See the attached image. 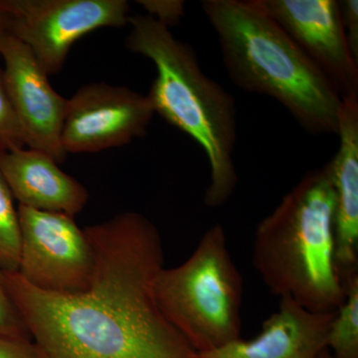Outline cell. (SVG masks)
Returning a JSON list of instances; mask_svg holds the SVG:
<instances>
[{"label":"cell","instance_id":"4","mask_svg":"<svg viewBox=\"0 0 358 358\" xmlns=\"http://www.w3.org/2000/svg\"><path fill=\"white\" fill-rule=\"evenodd\" d=\"M334 192L327 164L308 171L257 226L252 262L271 293L315 313L345 300L336 262Z\"/></svg>","mask_w":358,"mask_h":358},{"label":"cell","instance_id":"14","mask_svg":"<svg viewBox=\"0 0 358 358\" xmlns=\"http://www.w3.org/2000/svg\"><path fill=\"white\" fill-rule=\"evenodd\" d=\"M343 282L345 300L334 313L327 348L334 358H358V272Z\"/></svg>","mask_w":358,"mask_h":358},{"label":"cell","instance_id":"11","mask_svg":"<svg viewBox=\"0 0 358 358\" xmlns=\"http://www.w3.org/2000/svg\"><path fill=\"white\" fill-rule=\"evenodd\" d=\"M336 313V312H334ZM334 313L312 312L288 298L263 322L256 338H239L202 358H317L327 348Z\"/></svg>","mask_w":358,"mask_h":358},{"label":"cell","instance_id":"13","mask_svg":"<svg viewBox=\"0 0 358 358\" xmlns=\"http://www.w3.org/2000/svg\"><path fill=\"white\" fill-rule=\"evenodd\" d=\"M339 145L327 164L334 192L336 262L341 280L358 267V96H343Z\"/></svg>","mask_w":358,"mask_h":358},{"label":"cell","instance_id":"7","mask_svg":"<svg viewBox=\"0 0 358 358\" xmlns=\"http://www.w3.org/2000/svg\"><path fill=\"white\" fill-rule=\"evenodd\" d=\"M20 256L17 274L53 294L82 293L94 272V253L74 216L18 205Z\"/></svg>","mask_w":358,"mask_h":358},{"label":"cell","instance_id":"6","mask_svg":"<svg viewBox=\"0 0 358 358\" xmlns=\"http://www.w3.org/2000/svg\"><path fill=\"white\" fill-rule=\"evenodd\" d=\"M126 0H0L6 33L25 45L48 76L85 35L129 23Z\"/></svg>","mask_w":358,"mask_h":358},{"label":"cell","instance_id":"8","mask_svg":"<svg viewBox=\"0 0 358 358\" xmlns=\"http://www.w3.org/2000/svg\"><path fill=\"white\" fill-rule=\"evenodd\" d=\"M155 112L147 96L124 86L84 85L67 106L62 129L66 155L122 147L147 134Z\"/></svg>","mask_w":358,"mask_h":358},{"label":"cell","instance_id":"10","mask_svg":"<svg viewBox=\"0 0 358 358\" xmlns=\"http://www.w3.org/2000/svg\"><path fill=\"white\" fill-rule=\"evenodd\" d=\"M0 57L25 147L50 155L60 164L67 157L61 141L67 99L51 86L31 51L6 33L0 36Z\"/></svg>","mask_w":358,"mask_h":358},{"label":"cell","instance_id":"9","mask_svg":"<svg viewBox=\"0 0 358 358\" xmlns=\"http://www.w3.org/2000/svg\"><path fill=\"white\" fill-rule=\"evenodd\" d=\"M333 85L338 95L358 96V61L341 21L338 0H257Z\"/></svg>","mask_w":358,"mask_h":358},{"label":"cell","instance_id":"19","mask_svg":"<svg viewBox=\"0 0 358 358\" xmlns=\"http://www.w3.org/2000/svg\"><path fill=\"white\" fill-rule=\"evenodd\" d=\"M343 30L353 57L358 61V1L338 0Z\"/></svg>","mask_w":358,"mask_h":358},{"label":"cell","instance_id":"1","mask_svg":"<svg viewBox=\"0 0 358 358\" xmlns=\"http://www.w3.org/2000/svg\"><path fill=\"white\" fill-rule=\"evenodd\" d=\"M94 272L82 293L53 294L16 272L0 280L41 358H202L157 305L164 267L162 237L150 219L124 212L84 228Z\"/></svg>","mask_w":358,"mask_h":358},{"label":"cell","instance_id":"21","mask_svg":"<svg viewBox=\"0 0 358 358\" xmlns=\"http://www.w3.org/2000/svg\"><path fill=\"white\" fill-rule=\"evenodd\" d=\"M6 33V20H4L3 14L0 11V36Z\"/></svg>","mask_w":358,"mask_h":358},{"label":"cell","instance_id":"20","mask_svg":"<svg viewBox=\"0 0 358 358\" xmlns=\"http://www.w3.org/2000/svg\"><path fill=\"white\" fill-rule=\"evenodd\" d=\"M0 358H41L30 339L14 338L0 334Z\"/></svg>","mask_w":358,"mask_h":358},{"label":"cell","instance_id":"18","mask_svg":"<svg viewBox=\"0 0 358 358\" xmlns=\"http://www.w3.org/2000/svg\"><path fill=\"white\" fill-rule=\"evenodd\" d=\"M136 2L147 11V15L169 28L178 24L185 14V1L180 0H138Z\"/></svg>","mask_w":358,"mask_h":358},{"label":"cell","instance_id":"12","mask_svg":"<svg viewBox=\"0 0 358 358\" xmlns=\"http://www.w3.org/2000/svg\"><path fill=\"white\" fill-rule=\"evenodd\" d=\"M0 174L20 206L75 217L88 203L84 185L40 150L24 147L0 152Z\"/></svg>","mask_w":358,"mask_h":358},{"label":"cell","instance_id":"2","mask_svg":"<svg viewBox=\"0 0 358 358\" xmlns=\"http://www.w3.org/2000/svg\"><path fill=\"white\" fill-rule=\"evenodd\" d=\"M201 6L233 83L277 101L306 133L338 134L341 96L257 0Z\"/></svg>","mask_w":358,"mask_h":358},{"label":"cell","instance_id":"17","mask_svg":"<svg viewBox=\"0 0 358 358\" xmlns=\"http://www.w3.org/2000/svg\"><path fill=\"white\" fill-rule=\"evenodd\" d=\"M0 334L9 338L31 339L0 280Z\"/></svg>","mask_w":358,"mask_h":358},{"label":"cell","instance_id":"16","mask_svg":"<svg viewBox=\"0 0 358 358\" xmlns=\"http://www.w3.org/2000/svg\"><path fill=\"white\" fill-rule=\"evenodd\" d=\"M24 147V138L20 122L7 93L3 66L0 57V152Z\"/></svg>","mask_w":358,"mask_h":358},{"label":"cell","instance_id":"3","mask_svg":"<svg viewBox=\"0 0 358 358\" xmlns=\"http://www.w3.org/2000/svg\"><path fill=\"white\" fill-rule=\"evenodd\" d=\"M126 47L154 63L155 78L147 96L155 114L199 143L208 159L209 208L223 206L238 185L234 162L237 108L234 98L207 76L192 47L150 16H131Z\"/></svg>","mask_w":358,"mask_h":358},{"label":"cell","instance_id":"22","mask_svg":"<svg viewBox=\"0 0 358 358\" xmlns=\"http://www.w3.org/2000/svg\"><path fill=\"white\" fill-rule=\"evenodd\" d=\"M317 358H334V355H331V352H329V350L326 348V350H322V352L320 353L319 355H317Z\"/></svg>","mask_w":358,"mask_h":358},{"label":"cell","instance_id":"5","mask_svg":"<svg viewBox=\"0 0 358 358\" xmlns=\"http://www.w3.org/2000/svg\"><path fill=\"white\" fill-rule=\"evenodd\" d=\"M243 286L217 223L185 262L162 268L155 296L169 324L201 355L241 338Z\"/></svg>","mask_w":358,"mask_h":358},{"label":"cell","instance_id":"15","mask_svg":"<svg viewBox=\"0 0 358 358\" xmlns=\"http://www.w3.org/2000/svg\"><path fill=\"white\" fill-rule=\"evenodd\" d=\"M20 256L18 211L13 194L0 174V271L17 272Z\"/></svg>","mask_w":358,"mask_h":358}]
</instances>
